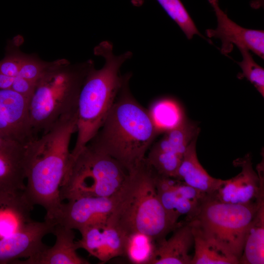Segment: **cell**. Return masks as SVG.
Here are the masks:
<instances>
[{
  "mask_svg": "<svg viewBox=\"0 0 264 264\" xmlns=\"http://www.w3.org/2000/svg\"><path fill=\"white\" fill-rule=\"evenodd\" d=\"M29 99L11 89L0 88V136L26 145L36 138L31 125Z\"/></svg>",
  "mask_w": 264,
  "mask_h": 264,
  "instance_id": "10",
  "label": "cell"
},
{
  "mask_svg": "<svg viewBox=\"0 0 264 264\" xmlns=\"http://www.w3.org/2000/svg\"><path fill=\"white\" fill-rule=\"evenodd\" d=\"M14 78L6 76L0 72V88L11 89Z\"/></svg>",
  "mask_w": 264,
  "mask_h": 264,
  "instance_id": "31",
  "label": "cell"
},
{
  "mask_svg": "<svg viewBox=\"0 0 264 264\" xmlns=\"http://www.w3.org/2000/svg\"><path fill=\"white\" fill-rule=\"evenodd\" d=\"M56 224L49 221H29L20 231L8 237H0V264L13 263L38 254L47 246L44 237L52 233Z\"/></svg>",
  "mask_w": 264,
  "mask_h": 264,
  "instance_id": "11",
  "label": "cell"
},
{
  "mask_svg": "<svg viewBox=\"0 0 264 264\" xmlns=\"http://www.w3.org/2000/svg\"><path fill=\"white\" fill-rule=\"evenodd\" d=\"M107 223L89 225L79 230L81 239L76 242L78 249H85L100 261L105 243V228Z\"/></svg>",
  "mask_w": 264,
  "mask_h": 264,
  "instance_id": "24",
  "label": "cell"
},
{
  "mask_svg": "<svg viewBox=\"0 0 264 264\" xmlns=\"http://www.w3.org/2000/svg\"><path fill=\"white\" fill-rule=\"evenodd\" d=\"M172 236L156 242L151 264H191L192 257L189 252L194 244L192 227L189 222L179 224Z\"/></svg>",
  "mask_w": 264,
  "mask_h": 264,
  "instance_id": "14",
  "label": "cell"
},
{
  "mask_svg": "<svg viewBox=\"0 0 264 264\" xmlns=\"http://www.w3.org/2000/svg\"><path fill=\"white\" fill-rule=\"evenodd\" d=\"M48 64L33 55L25 54L18 76L36 83Z\"/></svg>",
  "mask_w": 264,
  "mask_h": 264,
  "instance_id": "28",
  "label": "cell"
},
{
  "mask_svg": "<svg viewBox=\"0 0 264 264\" xmlns=\"http://www.w3.org/2000/svg\"><path fill=\"white\" fill-rule=\"evenodd\" d=\"M35 86V83L17 76L14 78L11 89L29 99L33 92Z\"/></svg>",
  "mask_w": 264,
  "mask_h": 264,
  "instance_id": "29",
  "label": "cell"
},
{
  "mask_svg": "<svg viewBox=\"0 0 264 264\" xmlns=\"http://www.w3.org/2000/svg\"><path fill=\"white\" fill-rule=\"evenodd\" d=\"M94 54L105 60L103 67L89 69L80 92L77 107V138L70 155L78 154L94 137L102 126L129 73L120 74V67L132 56L128 51L120 55L113 52L109 41L101 42Z\"/></svg>",
  "mask_w": 264,
  "mask_h": 264,
  "instance_id": "4",
  "label": "cell"
},
{
  "mask_svg": "<svg viewBox=\"0 0 264 264\" xmlns=\"http://www.w3.org/2000/svg\"><path fill=\"white\" fill-rule=\"evenodd\" d=\"M263 200L238 204L208 196L198 214L188 222L212 246L239 263L248 229Z\"/></svg>",
  "mask_w": 264,
  "mask_h": 264,
  "instance_id": "6",
  "label": "cell"
},
{
  "mask_svg": "<svg viewBox=\"0 0 264 264\" xmlns=\"http://www.w3.org/2000/svg\"><path fill=\"white\" fill-rule=\"evenodd\" d=\"M199 133L197 125L185 118L179 125L165 132L158 142L182 158L187 148L194 138L198 137Z\"/></svg>",
  "mask_w": 264,
  "mask_h": 264,
  "instance_id": "20",
  "label": "cell"
},
{
  "mask_svg": "<svg viewBox=\"0 0 264 264\" xmlns=\"http://www.w3.org/2000/svg\"><path fill=\"white\" fill-rule=\"evenodd\" d=\"M22 194V192H7L0 193V212L5 206Z\"/></svg>",
  "mask_w": 264,
  "mask_h": 264,
  "instance_id": "30",
  "label": "cell"
},
{
  "mask_svg": "<svg viewBox=\"0 0 264 264\" xmlns=\"http://www.w3.org/2000/svg\"><path fill=\"white\" fill-rule=\"evenodd\" d=\"M22 39L21 37H15L8 44L5 56L0 61V72L3 74L12 77L18 75L25 55L19 49Z\"/></svg>",
  "mask_w": 264,
  "mask_h": 264,
  "instance_id": "27",
  "label": "cell"
},
{
  "mask_svg": "<svg viewBox=\"0 0 264 264\" xmlns=\"http://www.w3.org/2000/svg\"><path fill=\"white\" fill-rule=\"evenodd\" d=\"M131 77L129 73L102 126L88 143L117 160L128 172L144 160L159 133L149 110L132 95Z\"/></svg>",
  "mask_w": 264,
  "mask_h": 264,
  "instance_id": "2",
  "label": "cell"
},
{
  "mask_svg": "<svg viewBox=\"0 0 264 264\" xmlns=\"http://www.w3.org/2000/svg\"><path fill=\"white\" fill-rule=\"evenodd\" d=\"M105 243L100 261L105 263L118 256H123L126 236L107 222L105 228Z\"/></svg>",
  "mask_w": 264,
  "mask_h": 264,
  "instance_id": "26",
  "label": "cell"
},
{
  "mask_svg": "<svg viewBox=\"0 0 264 264\" xmlns=\"http://www.w3.org/2000/svg\"><path fill=\"white\" fill-rule=\"evenodd\" d=\"M192 230L195 253L192 257L191 264H239L238 261L227 257L220 252L193 227Z\"/></svg>",
  "mask_w": 264,
  "mask_h": 264,
  "instance_id": "23",
  "label": "cell"
},
{
  "mask_svg": "<svg viewBox=\"0 0 264 264\" xmlns=\"http://www.w3.org/2000/svg\"><path fill=\"white\" fill-rule=\"evenodd\" d=\"M239 264H264V200L260 203L248 229Z\"/></svg>",
  "mask_w": 264,
  "mask_h": 264,
  "instance_id": "17",
  "label": "cell"
},
{
  "mask_svg": "<svg viewBox=\"0 0 264 264\" xmlns=\"http://www.w3.org/2000/svg\"><path fill=\"white\" fill-rule=\"evenodd\" d=\"M26 166L25 145L0 136V193L24 191Z\"/></svg>",
  "mask_w": 264,
  "mask_h": 264,
  "instance_id": "12",
  "label": "cell"
},
{
  "mask_svg": "<svg viewBox=\"0 0 264 264\" xmlns=\"http://www.w3.org/2000/svg\"><path fill=\"white\" fill-rule=\"evenodd\" d=\"M56 237L52 247L46 246L38 254L31 258L19 260L16 264H88L87 260L80 257L75 241L73 229L56 224L52 233Z\"/></svg>",
  "mask_w": 264,
  "mask_h": 264,
  "instance_id": "13",
  "label": "cell"
},
{
  "mask_svg": "<svg viewBox=\"0 0 264 264\" xmlns=\"http://www.w3.org/2000/svg\"><path fill=\"white\" fill-rule=\"evenodd\" d=\"M145 0H131L132 4L136 7L141 6ZM169 17L173 20L185 34L187 38L191 40L194 35H198L212 44L210 40L205 38L198 30L194 21L181 0H156Z\"/></svg>",
  "mask_w": 264,
  "mask_h": 264,
  "instance_id": "19",
  "label": "cell"
},
{
  "mask_svg": "<svg viewBox=\"0 0 264 264\" xmlns=\"http://www.w3.org/2000/svg\"><path fill=\"white\" fill-rule=\"evenodd\" d=\"M156 172L144 160L129 172L115 194L113 210L108 222L124 235L141 232L157 242L178 225L170 220L159 198Z\"/></svg>",
  "mask_w": 264,
  "mask_h": 264,
  "instance_id": "3",
  "label": "cell"
},
{
  "mask_svg": "<svg viewBox=\"0 0 264 264\" xmlns=\"http://www.w3.org/2000/svg\"><path fill=\"white\" fill-rule=\"evenodd\" d=\"M213 7L217 19L216 29H207L208 38H218L221 42V54L228 56L234 45L239 50L251 51L261 59H264V31L244 28L229 19L219 6L218 0H208Z\"/></svg>",
  "mask_w": 264,
  "mask_h": 264,
  "instance_id": "8",
  "label": "cell"
},
{
  "mask_svg": "<svg viewBox=\"0 0 264 264\" xmlns=\"http://www.w3.org/2000/svg\"><path fill=\"white\" fill-rule=\"evenodd\" d=\"M242 57L241 62H237L242 72L237 75L239 79L246 78L264 97V69L254 60L249 51L246 49L240 50Z\"/></svg>",
  "mask_w": 264,
  "mask_h": 264,
  "instance_id": "25",
  "label": "cell"
},
{
  "mask_svg": "<svg viewBox=\"0 0 264 264\" xmlns=\"http://www.w3.org/2000/svg\"><path fill=\"white\" fill-rule=\"evenodd\" d=\"M182 158L176 153L154 144L145 160L159 175L175 178Z\"/></svg>",
  "mask_w": 264,
  "mask_h": 264,
  "instance_id": "22",
  "label": "cell"
},
{
  "mask_svg": "<svg viewBox=\"0 0 264 264\" xmlns=\"http://www.w3.org/2000/svg\"><path fill=\"white\" fill-rule=\"evenodd\" d=\"M93 65L91 59L75 64L64 59L49 62L29 99L30 123L36 137L49 131L62 116L77 112L80 92Z\"/></svg>",
  "mask_w": 264,
  "mask_h": 264,
  "instance_id": "5",
  "label": "cell"
},
{
  "mask_svg": "<svg viewBox=\"0 0 264 264\" xmlns=\"http://www.w3.org/2000/svg\"><path fill=\"white\" fill-rule=\"evenodd\" d=\"M197 138H194L187 148L175 179L211 196L223 180L209 175L199 162L196 152Z\"/></svg>",
  "mask_w": 264,
  "mask_h": 264,
  "instance_id": "15",
  "label": "cell"
},
{
  "mask_svg": "<svg viewBox=\"0 0 264 264\" xmlns=\"http://www.w3.org/2000/svg\"><path fill=\"white\" fill-rule=\"evenodd\" d=\"M129 172L117 160L88 143L70 156L62 182L61 200L82 197H111L125 182Z\"/></svg>",
  "mask_w": 264,
  "mask_h": 264,
  "instance_id": "7",
  "label": "cell"
},
{
  "mask_svg": "<svg viewBox=\"0 0 264 264\" xmlns=\"http://www.w3.org/2000/svg\"><path fill=\"white\" fill-rule=\"evenodd\" d=\"M149 111L159 133L174 128L185 119L181 108L177 102L172 98H165L157 100Z\"/></svg>",
  "mask_w": 264,
  "mask_h": 264,
  "instance_id": "18",
  "label": "cell"
},
{
  "mask_svg": "<svg viewBox=\"0 0 264 264\" xmlns=\"http://www.w3.org/2000/svg\"><path fill=\"white\" fill-rule=\"evenodd\" d=\"M156 243L151 237L141 232L126 235L123 256L132 264H151Z\"/></svg>",
  "mask_w": 264,
  "mask_h": 264,
  "instance_id": "21",
  "label": "cell"
},
{
  "mask_svg": "<svg viewBox=\"0 0 264 264\" xmlns=\"http://www.w3.org/2000/svg\"><path fill=\"white\" fill-rule=\"evenodd\" d=\"M115 195L111 197H82L63 203L55 220L72 229L106 224L114 206Z\"/></svg>",
  "mask_w": 264,
  "mask_h": 264,
  "instance_id": "9",
  "label": "cell"
},
{
  "mask_svg": "<svg viewBox=\"0 0 264 264\" xmlns=\"http://www.w3.org/2000/svg\"><path fill=\"white\" fill-rule=\"evenodd\" d=\"M77 113L60 117L47 132L25 145L26 184L23 195L32 205L42 206L44 220L55 223L63 203L60 186L68 163Z\"/></svg>",
  "mask_w": 264,
  "mask_h": 264,
  "instance_id": "1",
  "label": "cell"
},
{
  "mask_svg": "<svg viewBox=\"0 0 264 264\" xmlns=\"http://www.w3.org/2000/svg\"><path fill=\"white\" fill-rule=\"evenodd\" d=\"M242 168L236 193L231 203L248 204L264 198V176L254 171L250 154L235 161Z\"/></svg>",
  "mask_w": 264,
  "mask_h": 264,
  "instance_id": "16",
  "label": "cell"
}]
</instances>
